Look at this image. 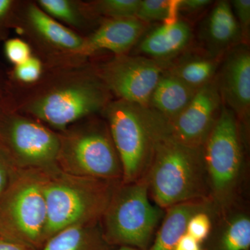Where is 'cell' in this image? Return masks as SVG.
<instances>
[{"mask_svg":"<svg viewBox=\"0 0 250 250\" xmlns=\"http://www.w3.org/2000/svg\"><path fill=\"white\" fill-rule=\"evenodd\" d=\"M4 98L16 111L57 132L100 115L114 99L99 77L93 60L45 68L40 80L28 86L7 82Z\"/></svg>","mask_w":250,"mask_h":250,"instance_id":"obj_1","label":"cell"},{"mask_svg":"<svg viewBox=\"0 0 250 250\" xmlns=\"http://www.w3.org/2000/svg\"><path fill=\"white\" fill-rule=\"evenodd\" d=\"M249 139L234 113L223 106L202 146L209 199L218 213L248 202Z\"/></svg>","mask_w":250,"mask_h":250,"instance_id":"obj_2","label":"cell"},{"mask_svg":"<svg viewBox=\"0 0 250 250\" xmlns=\"http://www.w3.org/2000/svg\"><path fill=\"white\" fill-rule=\"evenodd\" d=\"M145 179L149 198L164 210L182 202L210 200L202 147L179 142L170 133L156 143Z\"/></svg>","mask_w":250,"mask_h":250,"instance_id":"obj_3","label":"cell"},{"mask_svg":"<svg viewBox=\"0 0 250 250\" xmlns=\"http://www.w3.org/2000/svg\"><path fill=\"white\" fill-rule=\"evenodd\" d=\"M107 123L122 167L123 183L146 178L158 141L170 123L149 106L114 98L100 113Z\"/></svg>","mask_w":250,"mask_h":250,"instance_id":"obj_4","label":"cell"},{"mask_svg":"<svg viewBox=\"0 0 250 250\" xmlns=\"http://www.w3.org/2000/svg\"><path fill=\"white\" fill-rule=\"evenodd\" d=\"M121 182L72 175L59 168L44 172L47 206L45 243L65 229L100 223Z\"/></svg>","mask_w":250,"mask_h":250,"instance_id":"obj_5","label":"cell"},{"mask_svg":"<svg viewBox=\"0 0 250 250\" xmlns=\"http://www.w3.org/2000/svg\"><path fill=\"white\" fill-rule=\"evenodd\" d=\"M58 133L57 166L62 172L122 182L121 160L107 123L100 114L84 118Z\"/></svg>","mask_w":250,"mask_h":250,"instance_id":"obj_6","label":"cell"},{"mask_svg":"<svg viewBox=\"0 0 250 250\" xmlns=\"http://www.w3.org/2000/svg\"><path fill=\"white\" fill-rule=\"evenodd\" d=\"M165 214L153 204L146 179L131 183L121 182L100 222L110 246L147 250Z\"/></svg>","mask_w":250,"mask_h":250,"instance_id":"obj_7","label":"cell"},{"mask_svg":"<svg viewBox=\"0 0 250 250\" xmlns=\"http://www.w3.org/2000/svg\"><path fill=\"white\" fill-rule=\"evenodd\" d=\"M44 172L18 168L0 200V237L31 250H41L45 244Z\"/></svg>","mask_w":250,"mask_h":250,"instance_id":"obj_8","label":"cell"},{"mask_svg":"<svg viewBox=\"0 0 250 250\" xmlns=\"http://www.w3.org/2000/svg\"><path fill=\"white\" fill-rule=\"evenodd\" d=\"M13 30L27 41L45 68L91 60L85 49V38L50 17L36 1L19 0Z\"/></svg>","mask_w":250,"mask_h":250,"instance_id":"obj_9","label":"cell"},{"mask_svg":"<svg viewBox=\"0 0 250 250\" xmlns=\"http://www.w3.org/2000/svg\"><path fill=\"white\" fill-rule=\"evenodd\" d=\"M59 133L16 111L4 97L0 104V147L20 169L51 172L57 166Z\"/></svg>","mask_w":250,"mask_h":250,"instance_id":"obj_10","label":"cell"},{"mask_svg":"<svg viewBox=\"0 0 250 250\" xmlns=\"http://www.w3.org/2000/svg\"><path fill=\"white\" fill-rule=\"evenodd\" d=\"M93 62L113 98L146 106L158 81L170 64L131 54Z\"/></svg>","mask_w":250,"mask_h":250,"instance_id":"obj_11","label":"cell"},{"mask_svg":"<svg viewBox=\"0 0 250 250\" xmlns=\"http://www.w3.org/2000/svg\"><path fill=\"white\" fill-rule=\"evenodd\" d=\"M223 106L236 115L250 134V50L241 43L224 56L215 77Z\"/></svg>","mask_w":250,"mask_h":250,"instance_id":"obj_12","label":"cell"},{"mask_svg":"<svg viewBox=\"0 0 250 250\" xmlns=\"http://www.w3.org/2000/svg\"><path fill=\"white\" fill-rule=\"evenodd\" d=\"M223 106L214 78L199 88L185 109L171 122V136L187 146L202 147L218 121Z\"/></svg>","mask_w":250,"mask_h":250,"instance_id":"obj_13","label":"cell"},{"mask_svg":"<svg viewBox=\"0 0 250 250\" xmlns=\"http://www.w3.org/2000/svg\"><path fill=\"white\" fill-rule=\"evenodd\" d=\"M198 38L202 50L218 59H223L230 49L243 43L230 1L220 0L213 4L200 24Z\"/></svg>","mask_w":250,"mask_h":250,"instance_id":"obj_14","label":"cell"},{"mask_svg":"<svg viewBox=\"0 0 250 250\" xmlns=\"http://www.w3.org/2000/svg\"><path fill=\"white\" fill-rule=\"evenodd\" d=\"M149 25L136 18L104 19L91 34L84 37L87 54L91 60L103 51L113 55L129 54Z\"/></svg>","mask_w":250,"mask_h":250,"instance_id":"obj_15","label":"cell"},{"mask_svg":"<svg viewBox=\"0 0 250 250\" xmlns=\"http://www.w3.org/2000/svg\"><path fill=\"white\" fill-rule=\"evenodd\" d=\"M148 31L129 54L170 62L188 50L193 38L190 24L181 19Z\"/></svg>","mask_w":250,"mask_h":250,"instance_id":"obj_16","label":"cell"},{"mask_svg":"<svg viewBox=\"0 0 250 250\" xmlns=\"http://www.w3.org/2000/svg\"><path fill=\"white\" fill-rule=\"evenodd\" d=\"M248 202L217 213L202 250H250V213Z\"/></svg>","mask_w":250,"mask_h":250,"instance_id":"obj_17","label":"cell"},{"mask_svg":"<svg viewBox=\"0 0 250 250\" xmlns=\"http://www.w3.org/2000/svg\"><path fill=\"white\" fill-rule=\"evenodd\" d=\"M213 207L209 200H196L166 208L152 245L147 250H174L179 240L187 233L188 223L192 215Z\"/></svg>","mask_w":250,"mask_h":250,"instance_id":"obj_18","label":"cell"},{"mask_svg":"<svg viewBox=\"0 0 250 250\" xmlns=\"http://www.w3.org/2000/svg\"><path fill=\"white\" fill-rule=\"evenodd\" d=\"M197 90L166 70L153 90L148 106L170 123L185 109Z\"/></svg>","mask_w":250,"mask_h":250,"instance_id":"obj_19","label":"cell"},{"mask_svg":"<svg viewBox=\"0 0 250 250\" xmlns=\"http://www.w3.org/2000/svg\"><path fill=\"white\" fill-rule=\"evenodd\" d=\"M36 2L50 17L83 37L91 34L104 20L93 12L88 1L37 0Z\"/></svg>","mask_w":250,"mask_h":250,"instance_id":"obj_20","label":"cell"},{"mask_svg":"<svg viewBox=\"0 0 250 250\" xmlns=\"http://www.w3.org/2000/svg\"><path fill=\"white\" fill-rule=\"evenodd\" d=\"M221 61L210 57L202 49L187 50L170 62L166 71L199 89L215 78Z\"/></svg>","mask_w":250,"mask_h":250,"instance_id":"obj_21","label":"cell"},{"mask_svg":"<svg viewBox=\"0 0 250 250\" xmlns=\"http://www.w3.org/2000/svg\"><path fill=\"white\" fill-rule=\"evenodd\" d=\"M100 223L77 225L56 233L41 250H111Z\"/></svg>","mask_w":250,"mask_h":250,"instance_id":"obj_22","label":"cell"},{"mask_svg":"<svg viewBox=\"0 0 250 250\" xmlns=\"http://www.w3.org/2000/svg\"><path fill=\"white\" fill-rule=\"evenodd\" d=\"M141 0L88 1L94 13L103 19L136 18Z\"/></svg>","mask_w":250,"mask_h":250,"instance_id":"obj_23","label":"cell"},{"mask_svg":"<svg viewBox=\"0 0 250 250\" xmlns=\"http://www.w3.org/2000/svg\"><path fill=\"white\" fill-rule=\"evenodd\" d=\"M176 1L168 0H141L136 18L149 24L152 22H171L177 21Z\"/></svg>","mask_w":250,"mask_h":250,"instance_id":"obj_24","label":"cell"},{"mask_svg":"<svg viewBox=\"0 0 250 250\" xmlns=\"http://www.w3.org/2000/svg\"><path fill=\"white\" fill-rule=\"evenodd\" d=\"M45 69L43 62L33 54L27 61L14 65L6 72L8 83L20 86L34 84L40 80Z\"/></svg>","mask_w":250,"mask_h":250,"instance_id":"obj_25","label":"cell"},{"mask_svg":"<svg viewBox=\"0 0 250 250\" xmlns=\"http://www.w3.org/2000/svg\"><path fill=\"white\" fill-rule=\"evenodd\" d=\"M218 213L215 207L202 210L192 215L188 223L187 233L203 243L209 236L213 225V218Z\"/></svg>","mask_w":250,"mask_h":250,"instance_id":"obj_26","label":"cell"},{"mask_svg":"<svg viewBox=\"0 0 250 250\" xmlns=\"http://www.w3.org/2000/svg\"><path fill=\"white\" fill-rule=\"evenodd\" d=\"M4 52L13 66L25 62L34 54L30 45L21 37L9 38L4 41Z\"/></svg>","mask_w":250,"mask_h":250,"instance_id":"obj_27","label":"cell"},{"mask_svg":"<svg viewBox=\"0 0 250 250\" xmlns=\"http://www.w3.org/2000/svg\"><path fill=\"white\" fill-rule=\"evenodd\" d=\"M19 0H0V43L9 38Z\"/></svg>","mask_w":250,"mask_h":250,"instance_id":"obj_28","label":"cell"},{"mask_svg":"<svg viewBox=\"0 0 250 250\" xmlns=\"http://www.w3.org/2000/svg\"><path fill=\"white\" fill-rule=\"evenodd\" d=\"M233 14L241 29L243 42L249 45L250 36V1L233 0L230 1Z\"/></svg>","mask_w":250,"mask_h":250,"instance_id":"obj_29","label":"cell"},{"mask_svg":"<svg viewBox=\"0 0 250 250\" xmlns=\"http://www.w3.org/2000/svg\"><path fill=\"white\" fill-rule=\"evenodd\" d=\"M18 168L4 149L0 147V200L6 192L11 178Z\"/></svg>","mask_w":250,"mask_h":250,"instance_id":"obj_30","label":"cell"},{"mask_svg":"<svg viewBox=\"0 0 250 250\" xmlns=\"http://www.w3.org/2000/svg\"><path fill=\"white\" fill-rule=\"evenodd\" d=\"M210 0H182L176 1L177 11L185 14H193L200 12L213 4Z\"/></svg>","mask_w":250,"mask_h":250,"instance_id":"obj_31","label":"cell"},{"mask_svg":"<svg viewBox=\"0 0 250 250\" xmlns=\"http://www.w3.org/2000/svg\"><path fill=\"white\" fill-rule=\"evenodd\" d=\"M174 250H202V243L186 233L179 240Z\"/></svg>","mask_w":250,"mask_h":250,"instance_id":"obj_32","label":"cell"},{"mask_svg":"<svg viewBox=\"0 0 250 250\" xmlns=\"http://www.w3.org/2000/svg\"><path fill=\"white\" fill-rule=\"evenodd\" d=\"M0 250H31L16 242L0 237Z\"/></svg>","mask_w":250,"mask_h":250,"instance_id":"obj_33","label":"cell"},{"mask_svg":"<svg viewBox=\"0 0 250 250\" xmlns=\"http://www.w3.org/2000/svg\"><path fill=\"white\" fill-rule=\"evenodd\" d=\"M7 88V76L6 72H4L0 67V98H2L6 94Z\"/></svg>","mask_w":250,"mask_h":250,"instance_id":"obj_34","label":"cell"},{"mask_svg":"<svg viewBox=\"0 0 250 250\" xmlns=\"http://www.w3.org/2000/svg\"><path fill=\"white\" fill-rule=\"evenodd\" d=\"M116 250H141L137 249V248H131V247L121 246L118 247V249Z\"/></svg>","mask_w":250,"mask_h":250,"instance_id":"obj_35","label":"cell"},{"mask_svg":"<svg viewBox=\"0 0 250 250\" xmlns=\"http://www.w3.org/2000/svg\"><path fill=\"white\" fill-rule=\"evenodd\" d=\"M4 97H2V98H0V104H1V100H2V98H4Z\"/></svg>","mask_w":250,"mask_h":250,"instance_id":"obj_36","label":"cell"}]
</instances>
